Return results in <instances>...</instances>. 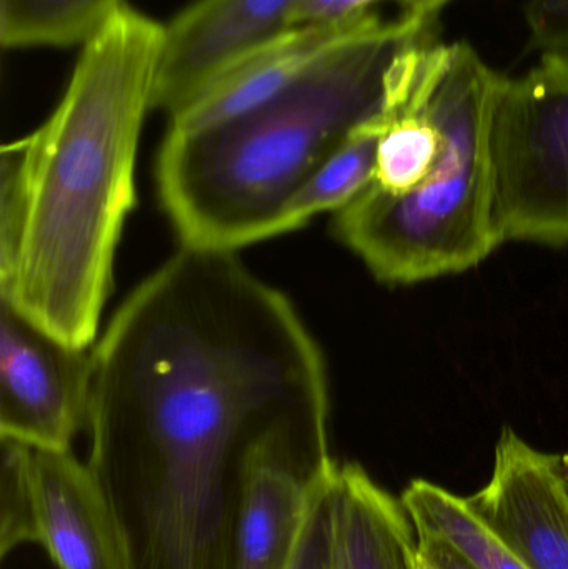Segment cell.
<instances>
[{
    "instance_id": "cell-5",
    "label": "cell",
    "mask_w": 568,
    "mask_h": 569,
    "mask_svg": "<svg viewBox=\"0 0 568 569\" xmlns=\"http://www.w3.org/2000/svg\"><path fill=\"white\" fill-rule=\"evenodd\" d=\"M490 213L500 246L568 243V67L497 76L489 116Z\"/></svg>"
},
{
    "instance_id": "cell-12",
    "label": "cell",
    "mask_w": 568,
    "mask_h": 569,
    "mask_svg": "<svg viewBox=\"0 0 568 569\" xmlns=\"http://www.w3.org/2000/svg\"><path fill=\"white\" fill-rule=\"evenodd\" d=\"M332 569H419V533L402 500L359 463L337 465Z\"/></svg>"
},
{
    "instance_id": "cell-14",
    "label": "cell",
    "mask_w": 568,
    "mask_h": 569,
    "mask_svg": "<svg viewBox=\"0 0 568 569\" xmlns=\"http://www.w3.org/2000/svg\"><path fill=\"white\" fill-rule=\"evenodd\" d=\"M400 500L417 533L439 535L477 569H529L472 507L469 497L419 478L410 481Z\"/></svg>"
},
{
    "instance_id": "cell-8",
    "label": "cell",
    "mask_w": 568,
    "mask_h": 569,
    "mask_svg": "<svg viewBox=\"0 0 568 569\" xmlns=\"http://www.w3.org/2000/svg\"><path fill=\"white\" fill-rule=\"evenodd\" d=\"M300 0H197L166 26L153 109L186 106L240 60L293 27Z\"/></svg>"
},
{
    "instance_id": "cell-1",
    "label": "cell",
    "mask_w": 568,
    "mask_h": 569,
    "mask_svg": "<svg viewBox=\"0 0 568 569\" xmlns=\"http://www.w3.org/2000/svg\"><path fill=\"white\" fill-rule=\"evenodd\" d=\"M329 421L316 337L233 252L180 246L92 347L87 463L119 518L130 569H236L257 451Z\"/></svg>"
},
{
    "instance_id": "cell-9",
    "label": "cell",
    "mask_w": 568,
    "mask_h": 569,
    "mask_svg": "<svg viewBox=\"0 0 568 569\" xmlns=\"http://www.w3.org/2000/svg\"><path fill=\"white\" fill-rule=\"evenodd\" d=\"M568 461L506 428L472 507L529 569H568Z\"/></svg>"
},
{
    "instance_id": "cell-7",
    "label": "cell",
    "mask_w": 568,
    "mask_h": 569,
    "mask_svg": "<svg viewBox=\"0 0 568 569\" xmlns=\"http://www.w3.org/2000/svg\"><path fill=\"white\" fill-rule=\"evenodd\" d=\"M329 430L283 435L250 463L236 527V569H287L317 491L336 470Z\"/></svg>"
},
{
    "instance_id": "cell-2",
    "label": "cell",
    "mask_w": 568,
    "mask_h": 569,
    "mask_svg": "<svg viewBox=\"0 0 568 569\" xmlns=\"http://www.w3.org/2000/svg\"><path fill=\"white\" fill-rule=\"evenodd\" d=\"M163 39L122 7L83 43L49 119L2 150L0 300L73 348L96 345L112 293Z\"/></svg>"
},
{
    "instance_id": "cell-15",
    "label": "cell",
    "mask_w": 568,
    "mask_h": 569,
    "mask_svg": "<svg viewBox=\"0 0 568 569\" xmlns=\"http://www.w3.org/2000/svg\"><path fill=\"white\" fill-rule=\"evenodd\" d=\"M126 0H0V42L7 49L86 43Z\"/></svg>"
},
{
    "instance_id": "cell-4",
    "label": "cell",
    "mask_w": 568,
    "mask_h": 569,
    "mask_svg": "<svg viewBox=\"0 0 568 569\" xmlns=\"http://www.w3.org/2000/svg\"><path fill=\"white\" fill-rule=\"evenodd\" d=\"M499 73L467 42L429 43L402 100L442 140L432 172L393 196L370 186L336 213L333 232L386 283L466 272L500 246L490 213L489 116Z\"/></svg>"
},
{
    "instance_id": "cell-16",
    "label": "cell",
    "mask_w": 568,
    "mask_h": 569,
    "mask_svg": "<svg viewBox=\"0 0 568 569\" xmlns=\"http://www.w3.org/2000/svg\"><path fill=\"white\" fill-rule=\"evenodd\" d=\"M439 130L422 109L402 100L389 113L377 146L373 186L383 192L400 196L416 189L440 156Z\"/></svg>"
},
{
    "instance_id": "cell-3",
    "label": "cell",
    "mask_w": 568,
    "mask_h": 569,
    "mask_svg": "<svg viewBox=\"0 0 568 569\" xmlns=\"http://www.w3.org/2000/svg\"><path fill=\"white\" fill-rule=\"evenodd\" d=\"M436 20L400 17L327 57L259 109L202 132L167 130L160 203L180 246L239 252L279 237L283 207L362 123L389 116Z\"/></svg>"
},
{
    "instance_id": "cell-6",
    "label": "cell",
    "mask_w": 568,
    "mask_h": 569,
    "mask_svg": "<svg viewBox=\"0 0 568 569\" xmlns=\"http://www.w3.org/2000/svg\"><path fill=\"white\" fill-rule=\"evenodd\" d=\"M92 350L73 348L0 300V438L72 450L86 431Z\"/></svg>"
},
{
    "instance_id": "cell-19",
    "label": "cell",
    "mask_w": 568,
    "mask_h": 569,
    "mask_svg": "<svg viewBox=\"0 0 568 569\" xmlns=\"http://www.w3.org/2000/svg\"><path fill=\"white\" fill-rule=\"evenodd\" d=\"M527 22L542 59L568 67V0H530Z\"/></svg>"
},
{
    "instance_id": "cell-11",
    "label": "cell",
    "mask_w": 568,
    "mask_h": 569,
    "mask_svg": "<svg viewBox=\"0 0 568 569\" xmlns=\"http://www.w3.org/2000/svg\"><path fill=\"white\" fill-rule=\"evenodd\" d=\"M32 475L39 545L57 569H130L119 518L87 461L33 448Z\"/></svg>"
},
{
    "instance_id": "cell-10",
    "label": "cell",
    "mask_w": 568,
    "mask_h": 569,
    "mask_svg": "<svg viewBox=\"0 0 568 569\" xmlns=\"http://www.w3.org/2000/svg\"><path fill=\"white\" fill-rule=\"evenodd\" d=\"M400 17L299 23L240 60L169 116L167 130L202 132L259 109L309 76L347 43Z\"/></svg>"
},
{
    "instance_id": "cell-13",
    "label": "cell",
    "mask_w": 568,
    "mask_h": 569,
    "mask_svg": "<svg viewBox=\"0 0 568 569\" xmlns=\"http://www.w3.org/2000/svg\"><path fill=\"white\" fill-rule=\"evenodd\" d=\"M389 116L357 127L299 187L283 207L279 236L297 232L313 217L339 212L376 179L377 146Z\"/></svg>"
},
{
    "instance_id": "cell-20",
    "label": "cell",
    "mask_w": 568,
    "mask_h": 569,
    "mask_svg": "<svg viewBox=\"0 0 568 569\" xmlns=\"http://www.w3.org/2000/svg\"><path fill=\"white\" fill-rule=\"evenodd\" d=\"M419 569H477L439 535L419 533Z\"/></svg>"
},
{
    "instance_id": "cell-17",
    "label": "cell",
    "mask_w": 568,
    "mask_h": 569,
    "mask_svg": "<svg viewBox=\"0 0 568 569\" xmlns=\"http://www.w3.org/2000/svg\"><path fill=\"white\" fill-rule=\"evenodd\" d=\"M33 448L0 438V555L39 545L36 488L32 475Z\"/></svg>"
},
{
    "instance_id": "cell-18",
    "label": "cell",
    "mask_w": 568,
    "mask_h": 569,
    "mask_svg": "<svg viewBox=\"0 0 568 569\" xmlns=\"http://www.w3.org/2000/svg\"><path fill=\"white\" fill-rule=\"evenodd\" d=\"M339 465V463H337ZM336 470L323 481L307 515L302 535L287 569H332L333 480Z\"/></svg>"
}]
</instances>
